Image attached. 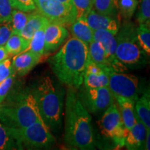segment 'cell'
Here are the masks:
<instances>
[{
	"label": "cell",
	"instance_id": "ab89813d",
	"mask_svg": "<svg viewBox=\"0 0 150 150\" xmlns=\"http://www.w3.org/2000/svg\"><path fill=\"white\" fill-rule=\"evenodd\" d=\"M92 1H93V0H92Z\"/></svg>",
	"mask_w": 150,
	"mask_h": 150
},
{
	"label": "cell",
	"instance_id": "e575fe53",
	"mask_svg": "<svg viewBox=\"0 0 150 150\" xmlns=\"http://www.w3.org/2000/svg\"><path fill=\"white\" fill-rule=\"evenodd\" d=\"M15 72L12 66V61L10 59H6L5 61L0 63V83L5 79Z\"/></svg>",
	"mask_w": 150,
	"mask_h": 150
},
{
	"label": "cell",
	"instance_id": "4fadbf2b",
	"mask_svg": "<svg viewBox=\"0 0 150 150\" xmlns=\"http://www.w3.org/2000/svg\"><path fill=\"white\" fill-rule=\"evenodd\" d=\"M86 21L93 31L105 30L116 35L120 29V24L114 17L99 13L92 8L86 17Z\"/></svg>",
	"mask_w": 150,
	"mask_h": 150
},
{
	"label": "cell",
	"instance_id": "4dcf8cb0",
	"mask_svg": "<svg viewBox=\"0 0 150 150\" xmlns=\"http://www.w3.org/2000/svg\"><path fill=\"white\" fill-rule=\"evenodd\" d=\"M150 20V0H141L140 9L137 15V21L139 24L147 23Z\"/></svg>",
	"mask_w": 150,
	"mask_h": 150
},
{
	"label": "cell",
	"instance_id": "9c48e42d",
	"mask_svg": "<svg viewBox=\"0 0 150 150\" xmlns=\"http://www.w3.org/2000/svg\"><path fill=\"white\" fill-rule=\"evenodd\" d=\"M101 132L104 136L111 138L119 145L124 146L127 131L125 129L117 104L113 103L104 111L98 122Z\"/></svg>",
	"mask_w": 150,
	"mask_h": 150
},
{
	"label": "cell",
	"instance_id": "9a60e30c",
	"mask_svg": "<svg viewBox=\"0 0 150 150\" xmlns=\"http://www.w3.org/2000/svg\"><path fill=\"white\" fill-rule=\"evenodd\" d=\"M136 121L133 127L127 131L124 140V145L127 149L136 150L143 149L147 129L136 115Z\"/></svg>",
	"mask_w": 150,
	"mask_h": 150
},
{
	"label": "cell",
	"instance_id": "7402d4cb",
	"mask_svg": "<svg viewBox=\"0 0 150 150\" xmlns=\"http://www.w3.org/2000/svg\"><path fill=\"white\" fill-rule=\"evenodd\" d=\"M19 149L16 138L9 127L0 122V150Z\"/></svg>",
	"mask_w": 150,
	"mask_h": 150
},
{
	"label": "cell",
	"instance_id": "83f0119b",
	"mask_svg": "<svg viewBox=\"0 0 150 150\" xmlns=\"http://www.w3.org/2000/svg\"><path fill=\"white\" fill-rule=\"evenodd\" d=\"M138 5V0H119L118 10L125 20H129L134 16Z\"/></svg>",
	"mask_w": 150,
	"mask_h": 150
},
{
	"label": "cell",
	"instance_id": "ba28073f",
	"mask_svg": "<svg viewBox=\"0 0 150 150\" xmlns=\"http://www.w3.org/2000/svg\"><path fill=\"white\" fill-rule=\"evenodd\" d=\"M108 86L114 98L117 97L136 102L139 95V81L133 74L112 71L108 73Z\"/></svg>",
	"mask_w": 150,
	"mask_h": 150
},
{
	"label": "cell",
	"instance_id": "8992f818",
	"mask_svg": "<svg viewBox=\"0 0 150 150\" xmlns=\"http://www.w3.org/2000/svg\"><path fill=\"white\" fill-rule=\"evenodd\" d=\"M10 129L18 142L19 149H50L56 143L52 131L42 120L24 128Z\"/></svg>",
	"mask_w": 150,
	"mask_h": 150
},
{
	"label": "cell",
	"instance_id": "3957f363",
	"mask_svg": "<svg viewBox=\"0 0 150 150\" xmlns=\"http://www.w3.org/2000/svg\"><path fill=\"white\" fill-rule=\"evenodd\" d=\"M61 83L50 76H45L31 89L41 119L54 133L59 132L62 127L65 90Z\"/></svg>",
	"mask_w": 150,
	"mask_h": 150
},
{
	"label": "cell",
	"instance_id": "277c9868",
	"mask_svg": "<svg viewBox=\"0 0 150 150\" xmlns=\"http://www.w3.org/2000/svg\"><path fill=\"white\" fill-rule=\"evenodd\" d=\"M42 120L31 91L18 92L0 104V122L13 129H21Z\"/></svg>",
	"mask_w": 150,
	"mask_h": 150
},
{
	"label": "cell",
	"instance_id": "7c38bea8",
	"mask_svg": "<svg viewBox=\"0 0 150 150\" xmlns=\"http://www.w3.org/2000/svg\"><path fill=\"white\" fill-rule=\"evenodd\" d=\"M93 40L99 42L102 45L108 59L115 67L116 72L123 70L122 69L125 67V65L122 64L115 58V50L117 46L115 35L105 30H95L93 31Z\"/></svg>",
	"mask_w": 150,
	"mask_h": 150
},
{
	"label": "cell",
	"instance_id": "e0dca14e",
	"mask_svg": "<svg viewBox=\"0 0 150 150\" xmlns=\"http://www.w3.org/2000/svg\"><path fill=\"white\" fill-rule=\"evenodd\" d=\"M119 106V111L125 129L128 131L136 121L135 112V103L134 100L125 97H117L115 98Z\"/></svg>",
	"mask_w": 150,
	"mask_h": 150
},
{
	"label": "cell",
	"instance_id": "8fae6325",
	"mask_svg": "<svg viewBox=\"0 0 150 150\" xmlns=\"http://www.w3.org/2000/svg\"><path fill=\"white\" fill-rule=\"evenodd\" d=\"M69 36V31L64 26L50 23L45 32L44 54L54 52L60 47Z\"/></svg>",
	"mask_w": 150,
	"mask_h": 150
},
{
	"label": "cell",
	"instance_id": "74e56055",
	"mask_svg": "<svg viewBox=\"0 0 150 150\" xmlns=\"http://www.w3.org/2000/svg\"><path fill=\"white\" fill-rule=\"evenodd\" d=\"M150 130H147V134H146L145 140V146H144V149L146 150L150 149Z\"/></svg>",
	"mask_w": 150,
	"mask_h": 150
},
{
	"label": "cell",
	"instance_id": "ffe728a7",
	"mask_svg": "<svg viewBox=\"0 0 150 150\" xmlns=\"http://www.w3.org/2000/svg\"><path fill=\"white\" fill-rule=\"evenodd\" d=\"M136 104V103H135ZM135 112L138 119L143 123L147 130H150V95L148 89L135 104Z\"/></svg>",
	"mask_w": 150,
	"mask_h": 150
},
{
	"label": "cell",
	"instance_id": "603a6c76",
	"mask_svg": "<svg viewBox=\"0 0 150 150\" xmlns=\"http://www.w3.org/2000/svg\"><path fill=\"white\" fill-rule=\"evenodd\" d=\"M83 83L87 88L106 87L108 86V76L105 72L99 74H87L83 76Z\"/></svg>",
	"mask_w": 150,
	"mask_h": 150
},
{
	"label": "cell",
	"instance_id": "44dd1931",
	"mask_svg": "<svg viewBox=\"0 0 150 150\" xmlns=\"http://www.w3.org/2000/svg\"><path fill=\"white\" fill-rule=\"evenodd\" d=\"M30 40L24 38L19 34L13 33L5 43L4 47L10 56L25 51L29 45Z\"/></svg>",
	"mask_w": 150,
	"mask_h": 150
},
{
	"label": "cell",
	"instance_id": "ac0fdd59",
	"mask_svg": "<svg viewBox=\"0 0 150 150\" xmlns=\"http://www.w3.org/2000/svg\"><path fill=\"white\" fill-rule=\"evenodd\" d=\"M72 36L82 41L87 46L93 41V30L86 21V17L75 20L70 25Z\"/></svg>",
	"mask_w": 150,
	"mask_h": 150
},
{
	"label": "cell",
	"instance_id": "d6986e66",
	"mask_svg": "<svg viewBox=\"0 0 150 150\" xmlns=\"http://www.w3.org/2000/svg\"><path fill=\"white\" fill-rule=\"evenodd\" d=\"M50 22L42 15L38 13H31L25 26L20 32V35L27 40H31L33 34L38 30L46 27Z\"/></svg>",
	"mask_w": 150,
	"mask_h": 150
},
{
	"label": "cell",
	"instance_id": "d590c367",
	"mask_svg": "<svg viewBox=\"0 0 150 150\" xmlns=\"http://www.w3.org/2000/svg\"><path fill=\"white\" fill-rule=\"evenodd\" d=\"M102 72H104V70H102V67L91 60L86 66L85 73H87V74H99Z\"/></svg>",
	"mask_w": 150,
	"mask_h": 150
},
{
	"label": "cell",
	"instance_id": "836d02e7",
	"mask_svg": "<svg viewBox=\"0 0 150 150\" xmlns=\"http://www.w3.org/2000/svg\"><path fill=\"white\" fill-rule=\"evenodd\" d=\"M13 34L11 20L0 22V45L4 46Z\"/></svg>",
	"mask_w": 150,
	"mask_h": 150
},
{
	"label": "cell",
	"instance_id": "cb8c5ba5",
	"mask_svg": "<svg viewBox=\"0 0 150 150\" xmlns=\"http://www.w3.org/2000/svg\"><path fill=\"white\" fill-rule=\"evenodd\" d=\"M136 36L138 44L144 52L149 56L150 54V29L149 22L139 24L136 27Z\"/></svg>",
	"mask_w": 150,
	"mask_h": 150
},
{
	"label": "cell",
	"instance_id": "f35d334b",
	"mask_svg": "<svg viewBox=\"0 0 150 150\" xmlns=\"http://www.w3.org/2000/svg\"><path fill=\"white\" fill-rule=\"evenodd\" d=\"M59 1H61L62 3H63V4H66L67 6H68L71 7V8H74V6H73L72 3V1H71V0H59Z\"/></svg>",
	"mask_w": 150,
	"mask_h": 150
},
{
	"label": "cell",
	"instance_id": "d6a6232c",
	"mask_svg": "<svg viewBox=\"0 0 150 150\" xmlns=\"http://www.w3.org/2000/svg\"><path fill=\"white\" fill-rule=\"evenodd\" d=\"M11 2L13 8L24 12L30 13L36 10L33 0H11Z\"/></svg>",
	"mask_w": 150,
	"mask_h": 150
},
{
	"label": "cell",
	"instance_id": "52a82bcc",
	"mask_svg": "<svg viewBox=\"0 0 150 150\" xmlns=\"http://www.w3.org/2000/svg\"><path fill=\"white\" fill-rule=\"evenodd\" d=\"M33 1L39 13L45 17L50 23L65 27L70 25L76 20L74 8L59 0H33Z\"/></svg>",
	"mask_w": 150,
	"mask_h": 150
},
{
	"label": "cell",
	"instance_id": "2e32d148",
	"mask_svg": "<svg viewBox=\"0 0 150 150\" xmlns=\"http://www.w3.org/2000/svg\"><path fill=\"white\" fill-rule=\"evenodd\" d=\"M88 48L90 59L92 61L102 67L104 72L108 74V73L112 71H115V67L109 61L100 43L93 40L90 43Z\"/></svg>",
	"mask_w": 150,
	"mask_h": 150
},
{
	"label": "cell",
	"instance_id": "7a4b0ae2",
	"mask_svg": "<svg viewBox=\"0 0 150 150\" xmlns=\"http://www.w3.org/2000/svg\"><path fill=\"white\" fill-rule=\"evenodd\" d=\"M92 118L74 88L68 86L65 99V141L74 149H93L95 136Z\"/></svg>",
	"mask_w": 150,
	"mask_h": 150
},
{
	"label": "cell",
	"instance_id": "1f68e13d",
	"mask_svg": "<svg viewBox=\"0 0 150 150\" xmlns=\"http://www.w3.org/2000/svg\"><path fill=\"white\" fill-rule=\"evenodd\" d=\"M13 9L11 0H0V22L11 20Z\"/></svg>",
	"mask_w": 150,
	"mask_h": 150
},
{
	"label": "cell",
	"instance_id": "8d00e7d4",
	"mask_svg": "<svg viewBox=\"0 0 150 150\" xmlns=\"http://www.w3.org/2000/svg\"><path fill=\"white\" fill-rule=\"evenodd\" d=\"M9 58H10V55L6 50L4 46L0 45V63Z\"/></svg>",
	"mask_w": 150,
	"mask_h": 150
},
{
	"label": "cell",
	"instance_id": "6da1fadb",
	"mask_svg": "<svg viewBox=\"0 0 150 150\" xmlns=\"http://www.w3.org/2000/svg\"><path fill=\"white\" fill-rule=\"evenodd\" d=\"M90 61L88 46L72 37L48 59V63L61 83L78 89L83 84L86 66Z\"/></svg>",
	"mask_w": 150,
	"mask_h": 150
},
{
	"label": "cell",
	"instance_id": "d4e9b609",
	"mask_svg": "<svg viewBox=\"0 0 150 150\" xmlns=\"http://www.w3.org/2000/svg\"><path fill=\"white\" fill-rule=\"evenodd\" d=\"M45 28L43 27L42 29L38 30L30 40L29 45L26 50L33 52L40 57L44 55V48H45Z\"/></svg>",
	"mask_w": 150,
	"mask_h": 150
},
{
	"label": "cell",
	"instance_id": "484cf974",
	"mask_svg": "<svg viewBox=\"0 0 150 150\" xmlns=\"http://www.w3.org/2000/svg\"><path fill=\"white\" fill-rule=\"evenodd\" d=\"M30 14L29 12H24L16 8L13 9L11 18L13 33L20 35L27 23Z\"/></svg>",
	"mask_w": 150,
	"mask_h": 150
},
{
	"label": "cell",
	"instance_id": "5bb4252c",
	"mask_svg": "<svg viewBox=\"0 0 150 150\" xmlns=\"http://www.w3.org/2000/svg\"><path fill=\"white\" fill-rule=\"evenodd\" d=\"M41 57L33 52L25 50L14 56L12 61V66L14 72L20 76L27 75L30 71L38 64Z\"/></svg>",
	"mask_w": 150,
	"mask_h": 150
},
{
	"label": "cell",
	"instance_id": "30bf717a",
	"mask_svg": "<svg viewBox=\"0 0 150 150\" xmlns=\"http://www.w3.org/2000/svg\"><path fill=\"white\" fill-rule=\"evenodd\" d=\"M78 96L84 108L91 113L105 111L113 104L115 99L108 86L95 88L83 87Z\"/></svg>",
	"mask_w": 150,
	"mask_h": 150
},
{
	"label": "cell",
	"instance_id": "5b68a950",
	"mask_svg": "<svg viewBox=\"0 0 150 150\" xmlns=\"http://www.w3.org/2000/svg\"><path fill=\"white\" fill-rule=\"evenodd\" d=\"M115 58L129 67H139L146 63L147 54L137 40L136 27L132 22H125L115 35Z\"/></svg>",
	"mask_w": 150,
	"mask_h": 150
},
{
	"label": "cell",
	"instance_id": "f1b7e54d",
	"mask_svg": "<svg viewBox=\"0 0 150 150\" xmlns=\"http://www.w3.org/2000/svg\"><path fill=\"white\" fill-rule=\"evenodd\" d=\"M76 13V20L86 17L90 11L93 8L92 0H71Z\"/></svg>",
	"mask_w": 150,
	"mask_h": 150
},
{
	"label": "cell",
	"instance_id": "4316f807",
	"mask_svg": "<svg viewBox=\"0 0 150 150\" xmlns=\"http://www.w3.org/2000/svg\"><path fill=\"white\" fill-rule=\"evenodd\" d=\"M93 8L99 13L111 17L116 16L118 11L113 0H93Z\"/></svg>",
	"mask_w": 150,
	"mask_h": 150
},
{
	"label": "cell",
	"instance_id": "f546056e",
	"mask_svg": "<svg viewBox=\"0 0 150 150\" xmlns=\"http://www.w3.org/2000/svg\"><path fill=\"white\" fill-rule=\"evenodd\" d=\"M16 74L15 72L12 73L0 83V104L5 100L10 93L16 79Z\"/></svg>",
	"mask_w": 150,
	"mask_h": 150
}]
</instances>
